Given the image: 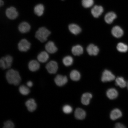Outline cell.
<instances>
[{
    "mask_svg": "<svg viewBox=\"0 0 128 128\" xmlns=\"http://www.w3.org/2000/svg\"><path fill=\"white\" fill-rule=\"evenodd\" d=\"M4 2L2 0H0V6H2L4 5Z\"/></svg>",
    "mask_w": 128,
    "mask_h": 128,
    "instance_id": "cell-35",
    "label": "cell"
},
{
    "mask_svg": "<svg viewBox=\"0 0 128 128\" xmlns=\"http://www.w3.org/2000/svg\"><path fill=\"white\" fill-rule=\"evenodd\" d=\"M63 63L66 66H68L72 64L73 60L71 56H67L64 58L63 60Z\"/></svg>",
    "mask_w": 128,
    "mask_h": 128,
    "instance_id": "cell-28",
    "label": "cell"
},
{
    "mask_svg": "<svg viewBox=\"0 0 128 128\" xmlns=\"http://www.w3.org/2000/svg\"><path fill=\"white\" fill-rule=\"evenodd\" d=\"M19 90L20 93L23 95H28L30 92L29 88L24 85L20 86L19 88Z\"/></svg>",
    "mask_w": 128,
    "mask_h": 128,
    "instance_id": "cell-29",
    "label": "cell"
},
{
    "mask_svg": "<svg viewBox=\"0 0 128 128\" xmlns=\"http://www.w3.org/2000/svg\"><path fill=\"white\" fill-rule=\"evenodd\" d=\"M112 33L115 37L119 38L123 36L124 32L120 27L118 26H116L112 28Z\"/></svg>",
    "mask_w": 128,
    "mask_h": 128,
    "instance_id": "cell-12",
    "label": "cell"
},
{
    "mask_svg": "<svg viewBox=\"0 0 128 128\" xmlns=\"http://www.w3.org/2000/svg\"></svg>",
    "mask_w": 128,
    "mask_h": 128,
    "instance_id": "cell-37",
    "label": "cell"
},
{
    "mask_svg": "<svg viewBox=\"0 0 128 128\" xmlns=\"http://www.w3.org/2000/svg\"><path fill=\"white\" fill-rule=\"evenodd\" d=\"M63 111L64 113L66 114H69L72 111V108L70 105H65L63 107Z\"/></svg>",
    "mask_w": 128,
    "mask_h": 128,
    "instance_id": "cell-31",
    "label": "cell"
},
{
    "mask_svg": "<svg viewBox=\"0 0 128 128\" xmlns=\"http://www.w3.org/2000/svg\"><path fill=\"white\" fill-rule=\"evenodd\" d=\"M18 29L20 33H26L29 31L31 29V26L28 22H23L19 25Z\"/></svg>",
    "mask_w": 128,
    "mask_h": 128,
    "instance_id": "cell-13",
    "label": "cell"
},
{
    "mask_svg": "<svg viewBox=\"0 0 128 128\" xmlns=\"http://www.w3.org/2000/svg\"><path fill=\"white\" fill-rule=\"evenodd\" d=\"M27 86L29 87H31L33 85L32 82L31 81H29L27 83Z\"/></svg>",
    "mask_w": 128,
    "mask_h": 128,
    "instance_id": "cell-34",
    "label": "cell"
},
{
    "mask_svg": "<svg viewBox=\"0 0 128 128\" xmlns=\"http://www.w3.org/2000/svg\"><path fill=\"white\" fill-rule=\"evenodd\" d=\"M115 128H124L126 127L124 124L120 123H116L115 125Z\"/></svg>",
    "mask_w": 128,
    "mask_h": 128,
    "instance_id": "cell-33",
    "label": "cell"
},
{
    "mask_svg": "<svg viewBox=\"0 0 128 128\" xmlns=\"http://www.w3.org/2000/svg\"><path fill=\"white\" fill-rule=\"evenodd\" d=\"M6 16L11 20H14L18 16V13L15 7H12L8 8L6 10Z\"/></svg>",
    "mask_w": 128,
    "mask_h": 128,
    "instance_id": "cell-6",
    "label": "cell"
},
{
    "mask_svg": "<svg viewBox=\"0 0 128 128\" xmlns=\"http://www.w3.org/2000/svg\"><path fill=\"white\" fill-rule=\"evenodd\" d=\"M40 65L39 62L36 60H32L28 64V68L30 71L35 72L37 71L40 68Z\"/></svg>",
    "mask_w": 128,
    "mask_h": 128,
    "instance_id": "cell-14",
    "label": "cell"
},
{
    "mask_svg": "<svg viewBox=\"0 0 128 128\" xmlns=\"http://www.w3.org/2000/svg\"><path fill=\"white\" fill-rule=\"evenodd\" d=\"M70 78L73 81H78L80 78V74L79 72L76 70H73L70 73Z\"/></svg>",
    "mask_w": 128,
    "mask_h": 128,
    "instance_id": "cell-25",
    "label": "cell"
},
{
    "mask_svg": "<svg viewBox=\"0 0 128 128\" xmlns=\"http://www.w3.org/2000/svg\"><path fill=\"white\" fill-rule=\"evenodd\" d=\"M86 114L84 110L80 108H76L75 111L74 116L76 119L82 120L84 119Z\"/></svg>",
    "mask_w": 128,
    "mask_h": 128,
    "instance_id": "cell-16",
    "label": "cell"
},
{
    "mask_svg": "<svg viewBox=\"0 0 128 128\" xmlns=\"http://www.w3.org/2000/svg\"><path fill=\"white\" fill-rule=\"evenodd\" d=\"M49 58V55L47 52H42L38 54L37 59L38 61L42 63H45Z\"/></svg>",
    "mask_w": 128,
    "mask_h": 128,
    "instance_id": "cell-20",
    "label": "cell"
},
{
    "mask_svg": "<svg viewBox=\"0 0 128 128\" xmlns=\"http://www.w3.org/2000/svg\"><path fill=\"white\" fill-rule=\"evenodd\" d=\"M117 16L114 12H108L105 16L104 20L106 22L109 24H111L113 21L116 18Z\"/></svg>",
    "mask_w": 128,
    "mask_h": 128,
    "instance_id": "cell-18",
    "label": "cell"
},
{
    "mask_svg": "<svg viewBox=\"0 0 128 128\" xmlns=\"http://www.w3.org/2000/svg\"><path fill=\"white\" fill-rule=\"evenodd\" d=\"M51 32L44 27L40 28L36 33L35 36L42 42L47 41L48 38L51 34Z\"/></svg>",
    "mask_w": 128,
    "mask_h": 128,
    "instance_id": "cell-2",
    "label": "cell"
},
{
    "mask_svg": "<svg viewBox=\"0 0 128 128\" xmlns=\"http://www.w3.org/2000/svg\"><path fill=\"white\" fill-rule=\"evenodd\" d=\"M116 85L121 88H124L127 85V84L122 77H118L116 79Z\"/></svg>",
    "mask_w": 128,
    "mask_h": 128,
    "instance_id": "cell-26",
    "label": "cell"
},
{
    "mask_svg": "<svg viewBox=\"0 0 128 128\" xmlns=\"http://www.w3.org/2000/svg\"><path fill=\"white\" fill-rule=\"evenodd\" d=\"M122 116V112L119 109L116 108L112 111L110 114L111 119L114 120L121 118Z\"/></svg>",
    "mask_w": 128,
    "mask_h": 128,
    "instance_id": "cell-17",
    "label": "cell"
},
{
    "mask_svg": "<svg viewBox=\"0 0 128 128\" xmlns=\"http://www.w3.org/2000/svg\"><path fill=\"white\" fill-rule=\"evenodd\" d=\"M54 82L57 86L59 87H62L64 85L68 82V79L66 76L58 75L54 79Z\"/></svg>",
    "mask_w": 128,
    "mask_h": 128,
    "instance_id": "cell-8",
    "label": "cell"
},
{
    "mask_svg": "<svg viewBox=\"0 0 128 128\" xmlns=\"http://www.w3.org/2000/svg\"><path fill=\"white\" fill-rule=\"evenodd\" d=\"M87 50L88 53L90 56L97 55L99 52L98 48L93 44H90L88 46Z\"/></svg>",
    "mask_w": 128,
    "mask_h": 128,
    "instance_id": "cell-15",
    "label": "cell"
},
{
    "mask_svg": "<svg viewBox=\"0 0 128 128\" xmlns=\"http://www.w3.org/2000/svg\"><path fill=\"white\" fill-rule=\"evenodd\" d=\"M92 97V94L89 93H86L83 94L81 98L82 103L84 105H88Z\"/></svg>",
    "mask_w": 128,
    "mask_h": 128,
    "instance_id": "cell-21",
    "label": "cell"
},
{
    "mask_svg": "<svg viewBox=\"0 0 128 128\" xmlns=\"http://www.w3.org/2000/svg\"><path fill=\"white\" fill-rule=\"evenodd\" d=\"M13 61L12 57L8 55L2 57L0 60V66L3 70L10 68Z\"/></svg>",
    "mask_w": 128,
    "mask_h": 128,
    "instance_id": "cell-3",
    "label": "cell"
},
{
    "mask_svg": "<svg viewBox=\"0 0 128 128\" xmlns=\"http://www.w3.org/2000/svg\"><path fill=\"white\" fill-rule=\"evenodd\" d=\"M68 28L70 31L73 34L75 35L79 34L81 31L80 28L76 24H70L69 25Z\"/></svg>",
    "mask_w": 128,
    "mask_h": 128,
    "instance_id": "cell-19",
    "label": "cell"
},
{
    "mask_svg": "<svg viewBox=\"0 0 128 128\" xmlns=\"http://www.w3.org/2000/svg\"><path fill=\"white\" fill-rule=\"evenodd\" d=\"M106 95L110 100H114L118 97V93L116 89L112 88L109 89L106 92Z\"/></svg>",
    "mask_w": 128,
    "mask_h": 128,
    "instance_id": "cell-22",
    "label": "cell"
},
{
    "mask_svg": "<svg viewBox=\"0 0 128 128\" xmlns=\"http://www.w3.org/2000/svg\"><path fill=\"white\" fill-rule=\"evenodd\" d=\"M46 68L50 74H55L58 70V64L55 61H51L46 65Z\"/></svg>",
    "mask_w": 128,
    "mask_h": 128,
    "instance_id": "cell-5",
    "label": "cell"
},
{
    "mask_svg": "<svg viewBox=\"0 0 128 128\" xmlns=\"http://www.w3.org/2000/svg\"><path fill=\"white\" fill-rule=\"evenodd\" d=\"M116 48L119 52H126L128 50V46L127 45L122 42L118 44Z\"/></svg>",
    "mask_w": 128,
    "mask_h": 128,
    "instance_id": "cell-27",
    "label": "cell"
},
{
    "mask_svg": "<svg viewBox=\"0 0 128 128\" xmlns=\"http://www.w3.org/2000/svg\"><path fill=\"white\" fill-rule=\"evenodd\" d=\"M45 49L47 52L51 54L55 53L57 52V48L53 42L50 41L45 46Z\"/></svg>",
    "mask_w": 128,
    "mask_h": 128,
    "instance_id": "cell-11",
    "label": "cell"
},
{
    "mask_svg": "<svg viewBox=\"0 0 128 128\" xmlns=\"http://www.w3.org/2000/svg\"><path fill=\"white\" fill-rule=\"evenodd\" d=\"M94 4V0H82V4L86 8H89L93 6Z\"/></svg>",
    "mask_w": 128,
    "mask_h": 128,
    "instance_id": "cell-30",
    "label": "cell"
},
{
    "mask_svg": "<svg viewBox=\"0 0 128 128\" xmlns=\"http://www.w3.org/2000/svg\"><path fill=\"white\" fill-rule=\"evenodd\" d=\"M25 105L28 111L33 112L36 109L37 104L34 99L31 98L27 100L26 102Z\"/></svg>",
    "mask_w": 128,
    "mask_h": 128,
    "instance_id": "cell-10",
    "label": "cell"
},
{
    "mask_svg": "<svg viewBox=\"0 0 128 128\" xmlns=\"http://www.w3.org/2000/svg\"><path fill=\"white\" fill-rule=\"evenodd\" d=\"M104 12V9L102 6H95L91 10L92 15L95 18H98L102 15Z\"/></svg>",
    "mask_w": 128,
    "mask_h": 128,
    "instance_id": "cell-9",
    "label": "cell"
},
{
    "mask_svg": "<svg viewBox=\"0 0 128 128\" xmlns=\"http://www.w3.org/2000/svg\"><path fill=\"white\" fill-rule=\"evenodd\" d=\"M15 127L14 123L10 120H8L4 123V128H13Z\"/></svg>",
    "mask_w": 128,
    "mask_h": 128,
    "instance_id": "cell-32",
    "label": "cell"
},
{
    "mask_svg": "<svg viewBox=\"0 0 128 128\" xmlns=\"http://www.w3.org/2000/svg\"><path fill=\"white\" fill-rule=\"evenodd\" d=\"M31 46L30 42L26 39H24L21 40L19 42L18 48L20 52H26L30 49Z\"/></svg>",
    "mask_w": 128,
    "mask_h": 128,
    "instance_id": "cell-4",
    "label": "cell"
},
{
    "mask_svg": "<svg viewBox=\"0 0 128 128\" xmlns=\"http://www.w3.org/2000/svg\"><path fill=\"white\" fill-rule=\"evenodd\" d=\"M115 76L111 71L108 70H105L103 72L101 78L103 82L111 81L115 79Z\"/></svg>",
    "mask_w": 128,
    "mask_h": 128,
    "instance_id": "cell-7",
    "label": "cell"
},
{
    "mask_svg": "<svg viewBox=\"0 0 128 128\" xmlns=\"http://www.w3.org/2000/svg\"><path fill=\"white\" fill-rule=\"evenodd\" d=\"M6 78L9 84L16 86L20 84L22 80L18 72L12 69L9 70L6 72Z\"/></svg>",
    "mask_w": 128,
    "mask_h": 128,
    "instance_id": "cell-1",
    "label": "cell"
},
{
    "mask_svg": "<svg viewBox=\"0 0 128 128\" xmlns=\"http://www.w3.org/2000/svg\"><path fill=\"white\" fill-rule=\"evenodd\" d=\"M72 53L76 56L80 55L84 52V49L81 46L78 45L74 46L72 49Z\"/></svg>",
    "mask_w": 128,
    "mask_h": 128,
    "instance_id": "cell-23",
    "label": "cell"
},
{
    "mask_svg": "<svg viewBox=\"0 0 128 128\" xmlns=\"http://www.w3.org/2000/svg\"><path fill=\"white\" fill-rule=\"evenodd\" d=\"M44 5L42 4H39L35 6L34 9V12L36 15L40 16L44 13Z\"/></svg>",
    "mask_w": 128,
    "mask_h": 128,
    "instance_id": "cell-24",
    "label": "cell"
},
{
    "mask_svg": "<svg viewBox=\"0 0 128 128\" xmlns=\"http://www.w3.org/2000/svg\"><path fill=\"white\" fill-rule=\"evenodd\" d=\"M127 88H128V82L127 84Z\"/></svg>",
    "mask_w": 128,
    "mask_h": 128,
    "instance_id": "cell-36",
    "label": "cell"
}]
</instances>
